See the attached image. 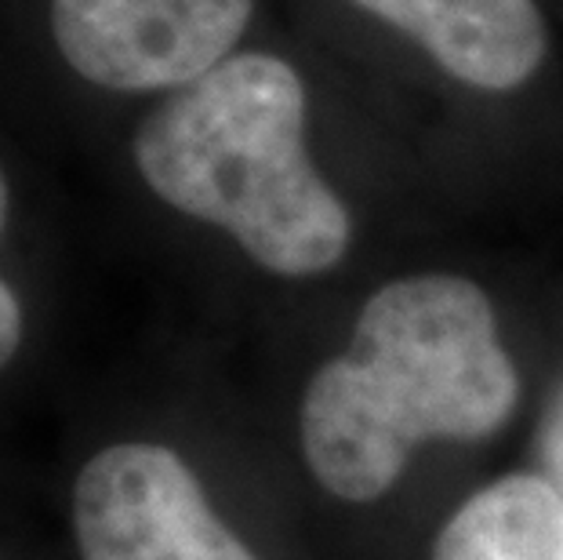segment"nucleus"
<instances>
[{"label": "nucleus", "mask_w": 563, "mask_h": 560, "mask_svg": "<svg viewBox=\"0 0 563 560\" xmlns=\"http://www.w3.org/2000/svg\"><path fill=\"white\" fill-rule=\"evenodd\" d=\"M4 222H8V183L4 172H0V233H4ZM19 342H22V306L15 299V292L0 281V367L15 356Z\"/></svg>", "instance_id": "obj_7"}, {"label": "nucleus", "mask_w": 563, "mask_h": 560, "mask_svg": "<svg viewBox=\"0 0 563 560\" xmlns=\"http://www.w3.org/2000/svg\"><path fill=\"white\" fill-rule=\"evenodd\" d=\"M306 121L298 69L244 52L167 95L131 150L183 216L219 226L277 277H317L350 252L353 219L309 161Z\"/></svg>", "instance_id": "obj_2"}, {"label": "nucleus", "mask_w": 563, "mask_h": 560, "mask_svg": "<svg viewBox=\"0 0 563 560\" xmlns=\"http://www.w3.org/2000/svg\"><path fill=\"white\" fill-rule=\"evenodd\" d=\"M80 560H258L164 444L102 448L74 484Z\"/></svg>", "instance_id": "obj_3"}, {"label": "nucleus", "mask_w": 563, "mask_h": 560, "mask_svg": "<svg viewBox=\"0 0 563 560\" xmlns=\"http://www.w3.org/2000/svg\"><path fill=\"white\" fill-rule=\"evenodd\" d=\"M255 0H52L66 66L110 91H178L233 55Z\"/></svg>", "instance_id": "obj_4"}, {"label": "nucleus", "mask_w": 563, "mask_h": 560, "mask_svg": "<svg viewBox=\"0 0 563 560\" xmlns=\"http://www.w3.org/2000/svg\"><path fill=\"white\" fill-rule=\"evenodd\" d=\"M520 375L487 292L451 273L400 277L356 317L350 350L313 375L302 451L345 503L386 495L426 440H484L509 422Z\"/></svg>", "instance_id": "obj_1"}, {"label": "nucleus", "mask_w": 563, "mask_h": 560, "mask_svg": "<svg viewBox=\"0 0 563 560\" xmlns=\"http://www.w3.org/2000/svg\"><path fill=\"white\" fill-rule=\"evenodd\" d=\"M433 560H563V492L549 476H501L443 524Z\"/></svg>", "instance_id": "obj_6"}, {"label": "nucleus", "mask_w": 563, "mask_h": 560, "mask_svg": "<svg viewBox=\"0 0 563 560\" xmlns=\"http://www.w3.org/2000/svg\"><path fill=\"white\" fill-rule=\"evenodd\" d=\"M542 444H545V466H549V473H553L549 481L563 492V393L556 397L553 411H549V419H545Z\"/></svg>", "instance_id": "obj_8"}, {"label": "nucleus", "mask_w": 563, "mask_h": 560, "mask_svg": "<svg viewBox=\"0 0 563 560\" xmlns=\"http://www.w3.org/2000/svg\"><path fill=\"white\" fill-rule=\"evenodd\" d=\"M411 37L454 80L517 91L545 58L549 30L534 0H353Z\"/></svg>", "instance_id": "obj_5"}]
</instances>
